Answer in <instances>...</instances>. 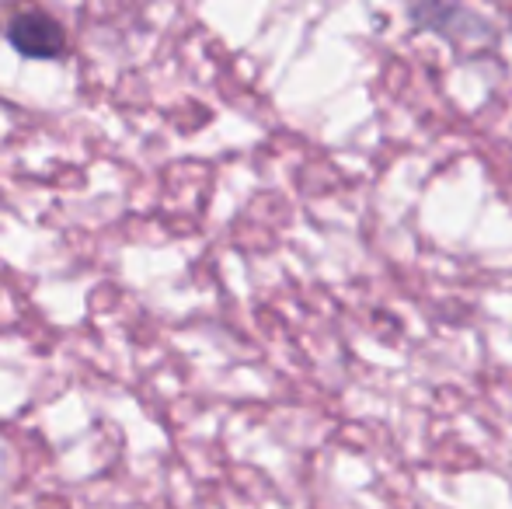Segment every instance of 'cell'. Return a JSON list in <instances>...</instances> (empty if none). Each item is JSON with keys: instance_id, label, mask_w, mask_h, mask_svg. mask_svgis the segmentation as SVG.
Segmentation results:
<instances>
[{"instance_id": "cell-1", "label": "cell", "mask_w": 512, "mask_h": 509, "mask_svg": "<svg viewBox=\"0 0 512 509\" xmlns=\"http://www.w3.org/2000/svg\"><path fill=\"white\" fill-rule=\"evenodd\" d=\"M4 35L14 53H21L25 60H63L67 56V32H63V25L53 14L35 11V7L11 14Z\"/></svg>"}]
</instances>
